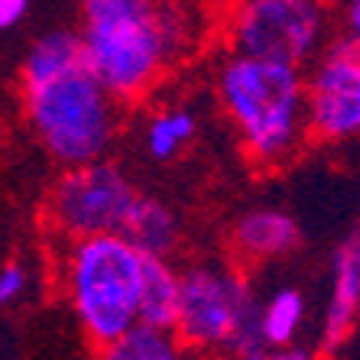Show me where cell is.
I'll use <instances>...</instances> for the list:
<instances>
[{
  "label": "cell",
  "instance_id": "obj_1",
  "mask_svg": "<svg viewBox=\"0 0 360 360\" xmlns=\"http://www.w3.org/2000/svg\"><path fill=\"white\" fill-rule=\"evenodd\" d=\"M23 110L33 134L62 166L104 160L117 136V101L84 65L75 30H49L23 56Z\"/></svg>",
  "mask_w": 360,
  "mask_h": 360
},
{
  "label": "cell",
  "instance_id": "obj_2",
  "mask_svg": "<svg viewBox=\"0 0 360 360\" xmlns=\"http://www.w3.org/2000/svg\"><path fill=\"white\" fill-rule=\"evenodd\" d=\"M84 65L114 101H136L192 42L179 0H82Z\"/></svg>",
  "mask_w": 360,
  "mask_h": 360
},
{
  "label": "cell",
  "instance_id": "obj_3",
  "mask_svg": "<svg viewBox=\"0 0 360 360\" xmlns=\"http://www.w3.org/2000/svg\"><path fill=\"white\" fill-rule=\"evenodd\" d=\"M218 101L243 150L260 166H279L305 140V72L285 62L231 52L218 65Z\"/></svg>",
  "mask_w": 360,
  "mask_h": 360
},
{
  "label": "cell",
  "instance_id": "obj_4",
  "mask_svg": "<svg viewBox=\"0 0 360 360\" xmlns=\"http://www.w3.org/2000/svg\"><path fill=\"white\" fill-rule=\"evenodd\" d=\"M143 253L120 234L65 240L62 289L84 338L101 347L136 325Z\"/></svg>",
  "mask_w": 360,
  "mask_h": 360
},
{
  "label": "cell",
  "instance_id": "obj_5",
  "mask_svg": "<svg viewBox=\"0 0 360 360\" xmlns=\"http://www.w3.org/2000/svg\"><path fill=\"white\" fill-rule=\"evenodd\" d=\"M172 331L188 347L227 351L237 360H263L269 354L260 335V302L227 263H195L179 273Z\"/></svg>",
  "mask_w": 360,
  "mask_h": 360
},
{
  "label": "cell",
  "instance_id": "obj_6",
  "mask_svg": "<svg viewBox=\"0 0 360 360\" xmlns=\"http://www.w3.org/2000/svg\"><path fill=\"white\" fill-rule=\"evenodd\" d=\"M231 49L305 68L328 42L325 0H237L227 23Z\"/></svg>",
  "mask_w": 360,
  "mask_h": 360
},
{
  "label": "cell",
  "instance_id": "obj_7",
  "mask_svg": "<svg viewBox=\"0 0 360 360\" xmlns=\"http://www.w3.org/2000/svg\"><path fill=\"white\" fill-rule=\"evenodd\" d=\"M136 195L140 192L134 179L117 162L91 160L82 166H65L49 188L46 218L62 240L120 234Z\"/></svg>",
  "mask_w": 360,
  "mask_h": 360
},
{
  "label": "cell",
  "instance_id": "obj_8",
  "mask_svg": "<svg viewBox=\"0 0 360 360\" xmlns=\"http://www.w3.org/2000/svg\"><path fill=\"white\" fill-rule=\"evenodd\" d=\"M305 75V136L344 143L360 134V39L338 36L309 62Z\"/></svg>",
  "mask_w": 360,
  "mask_h": 360
},
{
  "label": "cell",
  "instance_id": "obj_9",
  "mask_svg": "<svg viewBox=\"0 0 360 360\" xmlns=\"http://www.w3.org/2000/svg\"><path fill=\"white\" fill-rule=\"evenodd\" d=\"M360 315V237L357 231L338 243L335 257H331V295H328L325 309V344L328 347H341L354 335Z\"/></svg>",
  "mask_w": 360,
  "mask_h": 360
},
{
  "label": "cell",
  "instance_id": "obj_10",
  "mask_svg": "<svg viewBox=\"0 0 360 360\" xmlns=\"http://www.w3.org/2000/svg\"><path fill=\"white\" fill-rule=\"evenodd\" d=\"M302 240L299 221L283 208H250L237 218L234 231H231V243L240 260L247 263H266L279 260L285 253H292Z\"/></svg>",
  "mask_w": 360,
  "mask_h": 360
},
{
  "label": "cell",
  "instance_id": "obj_11",
  "mask_svg": "<svg viewBox=\"0 0 360 360\" xmlns=\"http://www.w3.org/2000/svg\"><path fill=\"white\" fill-rule=\"evenodd\" d=\"M120 237L134 243L143 257H169L179 247V218L166 201L136 195L120 227Z\"/></svg>",
  "mask_w": 360,
  "mask_h": 360
},
{
  "label": "cell",
  "instance_id": "obj_12",
  "mask_svg": "<svg viewBox=\"0 0 360 360\" xmlns=\"http://www.w3.org/2000/svg\"><path fill=\"white\" fill-rule=\"evenodd\" d=\"M176 305H179V273L172 269L169 257H143L136 321L153 328H172Z\"/></svg>",
  "mask_w": 360,
  "mask_h": 360
},
{
  "label": "cell",
  "instance_id": "obj_13",
  "mask_svg": "<svg viewBox=\"0 0 360 360\" xmlns=\"http://www.w3.org/2000/svg\"><path fill=\"white\" fill-rule=\"evenodd\" d=\"M101 360H185L182 341L172 328H153V325H130L124 335L114 341L101 344Z\"/></svg>",
  "mask_w": 360,
  "mask_h": 360
},
{
  "label": "cell",
  "instance_id": "obj_14",
  "mask_svg": "<svg viewBox=\"0 0 360 360\" xmlns=\"http://www.w3.org/2000/svg\"><path fill=\"white\" fill-rule=\"evenodd\" d=\"M198 134V117L192 108L172 104V108L156 110L143 130V146L156 162H172L179 153H185V146L195 140Z\"/></svg>",
  "mask_w": 360,
  "mask_h": 360
},
{
  "label": "cell",
  "instance_id": "obj_15",
  "mask_svg": "<svg viewBox=\"0 0 360 360\" xmlns=\"http://www.w3.org/2000/svg\"><path fill=\"white\" fill-rule=\"evenodd\" d=\"M309 305L295 285H279L266 302H260V335L269 347H285L299 338Z\"/></svg>",
  "mask_w": 360,
  "mask_h": 360
},
{
  "label": "cell",
  "instance_id": "obj_16",
  "mask_svg": "<svg viewBox=\"0 0 360 360\" xmlns=\"http://www.w3.org/2000/svg\"><path fill=\"white\" fill-rule=\"evenodd\" d=\"M30 292V273H26L23 263L7 260L0 263V305H17L20 299H26Z\"/></svg>",
  "mask_w": 360,
  "mask_h": 360
},
{
  "label": "cell",
  "instance_id": "obj_17",
  "mask_svg": "<svg viewBox=\"0 0 360 360\" xmlns=\"http://www.w3.org/2000/svg\"><path fill=\"white\" fill-rule=\"evenodd\" d=\"M30 13V0H0V33L20 26Z\"/></svg>",
  "mask_w": 360,
  "mask_h": 360
},
{
  "label": "cell",
  "instance_id": "obj_18",
  "mask_svg": "<svg viewBox=\"0 0 360 360\" xmlns=\"http://www.w3.org/2000/svg\"><path fill=\"white\" fill-rule=\"evenodd\" d=\"M344 36H357L360 39V0L344 4Z\"/></svg>",
  "mask_w": 360,
  "mask_h": 360
},
{
  "label": "cell",
  "instance_id": "obj_19",
  "mask_svg": "<svg viewBox=\"0 0 360 360\" xmlns=\"http://www.w3.org/2000/svg\"><path fill=\"white\" fill-rule=\"evenodd\" d=\"M263 360H311V354L302 351V347H292V344H285V347H269V354Z\"/></svg>",
  "mask_w": 360,
  "mask_h": 360
}]
</instances>
